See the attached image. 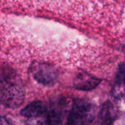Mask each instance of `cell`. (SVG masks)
<instances>
[{
  "label": "cell",
  "mask_w": 125,
  "mask_h": 125,
  "mask_svg": "<svg viewBox=\"0 0 125 125\" xmlns=\"http://www.w3.org/2000/svg\"><path fill=\"white\" fill-rule=\"evenodd\" d=\"M1 103L4 107L16 109L23 103L25 90L21 79L10 68L2 67L1 76Z\"/></svg>",
  "instance_id": "6da1fadb"
},
{
  "label": "cell",
  "mask_w": 125,
  "mask_h": 125,
  "mask_svg": "<svg viewBox=\"0 0 125 125\" xmlns=\"http://www.w3.org/2000/svg\"><path fill=\"white\" fill-rule=\"evenodd\" d=\"M96 107L92 102L84 98L76 99L68 112L67 124H89L94 121Z\"/></svg>",
  "instance_id": "7a4b0ae2"
},
{
  "label": "cell",
  "mask_w": 125,
  "mask_h": 125,
  "mask_svg": "<svg viewBox=\"0 0 125 125\" xmlns=\"http://www.w3.org/2000/svg\"><path fill=\"white\" fill-rule=\"evenodd\" d=\"M31 73L34 80L43 86H54L59 81L58 70L50 63H35L32 67Z\"/></svg>",
  "instance_id": "3957f363"
},
{
  "label": "cell",
  "mask_w": 125,
  "mask_h": 125,
  "mask_svg": "<svg viewBox=\"0 0 125 125\" xmlns=\"http://www.w3.org/2000/svg\"><path fill=\"white\" fill-rule=\"evenodd\" d=\"M67 101L65 98H58L48 106L45 124H61L66 112Z\"/></svg>",
  "instance_id": "277c9868"
},
{
  "label": "cell",
  "mask_w": 125,
  "mask_h": 125,
  "mask_svg": "<svg viewBox=\"0 0 125 125\" xmlns=\"http://www.w3.org/2000/svg\"><path fill=\"white\" fill-rule=\"evenodd\" d=\"M102 80L87 72L79 73L74 78L73 85L76 90L90 91L100 85Z\"/></svg>",
  "instance_id": "5b68a950"
},
{
  "label": "cell",
  "mask_w": 125,
  "mask_h": 125,
  "mask_svg": "<svg viewBox=\"0 0 125 125\" xmlns=\"http://www.w3.org/2000/svg\"><path fill=\"white\" fill-rule=\"evenodd\" d=\"M118 115L117 107L111 101H106L100 108L98 113L99 124L110 125L114 123Z\"/></svg>",
  "instance_id": "8992f818"
},
{
  "label": "cell",
  "mask_w": 125,
  "mask_h": 125,
  "mask_svg": "<svg viewBox=\"0 0 125 125\" xmlns=\"http://www.w3.org/2000/svg\"><path fill=\"white\" fill-rule=\"evenodd\" d=\"M48 106L42 101H34L22 109L20 114L29 118V120H37L40 117L46 114Z\"/></svg>",
  "instance_id": "52a82bcc"
},
{
  "label": "cell",
  "mask_w": 125,
  "mask_h": 125,
  "mask_svg": "<svg viewBox=\"0 0 125 125\" xmlns=\"http://www.w3.org/2000/svg\"><path fill=\"white\" fill-rule=\"evenodd\" d=\"M125 93V62L118 67L115 78V86L114 89V94L116 97Z\"/></svg>",
  "instance_id": "ba28073f"
},
{
  "label": "cell",
  "mask_w": 125,
  "mask_h": 125,
  "mask_svg": "<svg viewBox=\"0 0 125 125\" xmlns=\"http://www.w3.org/2000/svg\"><path fill=\"white\" fill-rule=\"evenodd\" d=\"M10 122L8 118H6V117H3L2 116L1 117V125H6V124H10Z\"/></svg>",
  "instance_id": "9c48e42d"
}]
</instances>
